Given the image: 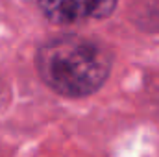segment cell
Listing matches in <instances>:
<instances>
[{"label": "cell", "mask_w": 159, "mask_h": 157, "mask_svg": "<svg viewBox=\"0 0 159 157\" xmlns=\"http://www.w3.org/2000/svg\"><path fill=\"white\" fill-rule=\"evenodd\" d=\"M109 50L87 37L61 35L41 44L35 67L41 79L56 92L81 98L96 92L111 72Z\"/></svg>", "instance_id": "obj_1"}, {"label": "cell", "mask_w": 159, "mask_h": 157, "mask_svg": "<svg viewBox=\"0 0 159 157\" xmlns=\"http://www.w3.org/2000/svg\"><path fill=\"white\" fill-rule=\"evenodd\" d=\"M119 0H39L43 15L54 24H78L109 17Z\"/></svg>", "instance_id": "obj_2"}]
</instances>
